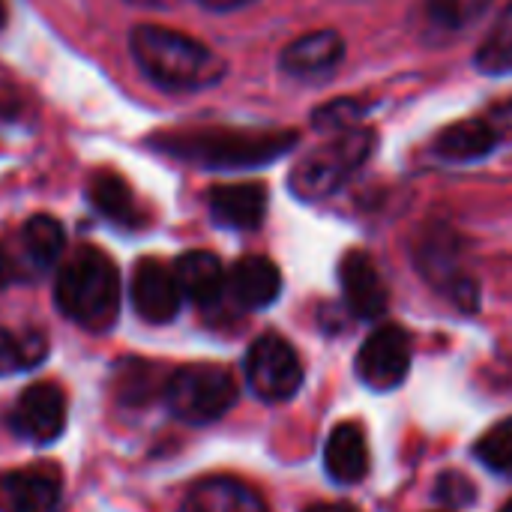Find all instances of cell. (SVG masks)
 <instances>
[{"label": "cell", "mask_w": 512, "mask_h": 512, "mask_svg": "<svg viewBox=\"0 0 512 512\" xmlns=\"http://www.w3.org/2000/svg\"><path fill=\"white\" fill-rule=\"evenodd\" d=\"M363 114H366L363 102L342 99V102H333V105L315 111V126L318 129H333V132H345V129H354Z\"/></svg>", "instance_id": "cell-28"}, {"label": "cell", "mask_w": 512, "mask_h": 512, "mask_svg": "<svg viewBox=\"0 0 512 512\" xmlns=\"http://www.w3.org/2000/svg\"><path fill=\"white\" fill-rule=\"evenodd\" d=\"M9 429L30 444H51L66 429V393L57 384H30L6 414Z\"/></svg>", "instance_id": "cell-7"}, {"label": "cell", "mask_w": 512, "mask_h": 512, "mask_svg": "<svg viewBox=\"0 0 512 512\" xmlns=\"http://www.w3.org/2000/svg\"><path fill=\"white\" fill-rule=\"evenodd\" d=\"M210 213L219 225L252 231L267 216V189L261 183H234L210 189Z\"/></svg>", "instance_id": "cell-15"}, {"label": "cell", "mask_w": 512, "mask_h": 512, "mask_svg": "<svg viewBox=\"0 0 512 512\" xmlns=\"http://www.w3.org/2000/svg\"><path fill=\"white\" fill-rule=\"evenodd\" d=\"M498 144H501V138H498L495 126L489 123L486 114H480V117H468V120L447 126L435 141V153L444 162H477V159L489 156Z\"/></svg>", "instance_id": "cell-19"}, {"label": "cell", "mask_w": 512, "mask_h": 512, "mask_svg": "<svg viewBox=\"0 0 512 512\" xmlns=\"http://www.w3.org/2000/svg\"><path fill=\"white\" fill-rule=\"evenodd\" d=\"M477 66L486 75H510L512 72V6H507L492 24L489 36L477 51Z\"/></svg>", "instance_id": "cell-23"}, {"label": "cell", "mask_w": 512, "mask_h": 512, "mask_svg": "<svg viewBox=\"0 0 512 512\" xmlns=\"http://www.w3.org/2000/svg\"><path fill=\"white\" fill-rule=\"evenodd\" d=\"M138 69L162 90H201L225 75V60L204 42L159 24H138L129 36Z\"/></svg>", "instance_id": "cell-1"}, {"label": "cell", "mask_w": 512, "mask_h": 512, "mask_svg": "<svg viewBox=\"0 0 512 512\" xmlns=\"http://www.w3.org/2000/svg\"><path fill=\"white\" fill-rule=\"evenodd\" d=\"M225 291L243 309H267L270 303H276L282 291V273L270 258L249 255L231 267Z\"/></svg>", "instance_id": "cell-14"}, {"label": "cell", "mask_w": 512, "mask_h": 512, "mask_svg": "<svg viewBox=\"0 0 512 512\" xmlns=\"http://www.w3.org/2000/svg\"><path fill=\"white\" fill-rule=\"evenodd\" d=\"M48 354V342L42 333L30 330V333H12L6 327H0V378L39 366Z\"/></svg>", "instance_id": "cell-20"}, {"label": "cell", "mask_w": 512, "mask_h": 512, "mask_svg": "<svg viewBox=\"0 0 512 512\" xmlns=\"http://www.w3.org/2000/svg\"><path fill=\"white\" fill-rule=\"evenodd\" d=\"M357 375L372 390H393L408 378L411 339L402 327H378L357 351Z\"/></svg>", "instance_id": "cell-8"}, {"label": "cell", "mask_w": 512, "mask_h": 512, "mask_svg": "<svg viewBox=\"0 0 512 512\" xmlns=\"http://www.w3.org/2000/svg\"><path fill=\"white\" fill-rule=\"evenodd\" d=\"M165 405L183 423L204 426L225 417L237 402V384L228 369L213 363H195L177 369L165 381Z\"/></svg>", "instance_id": "cell-5"}, {"label": "cell", "mask_w": 512, "mask_h": 512, "mask_svg": "<svg viewBox=\"0 0 512 512\" xmlns=\"http://www.w3.org/2000/svg\"><path fill=\"white\" fill-rule=\"evenodd\" d=\"M486 117H489V123L495 126V132H498L501 141H512V99L492 105V108L486 111Z\"/></svg>", "instance_id": "cell-29"}, {"label": "cell", "mask_w": 512, "mask_h": 512, "mask_svg": "<svg viewBox=\"0 0 512 512\" xmlns=\"http://www.w3.org/2000/svg\"><path fill=\"white\" fill-rule=\"evenodd\" d=\"M345 57V39L336 30H312L300 39H294L282 57L279 66L288 75L297 78H318L327 75L330 69H336Z\"/></svg>", "instance_id": "cell-13"}, {"label": "cell", "mask_w": 512, "mask_h": 512, "mask_svg": "<svg viewBox=\"0 0 512 512\" xmlns=\"http://www.w3.org/2000/svg\"><path fill=\"white\" fill-rule=\"evenodd\" d=\"M246 381L264 402H288L303 387V363L288 339L264 333L246 354Z\"/></svg>", "instance_id": "cell-6"}, {"label": "cell", "mask_w": 512, "mask_h": 512, "mask_svg": "<svg viewBox=\"0 0 512 512\" xmlns=\"http://www.w3.org/2000/svg\"><path fill=\"white\" fill-rule=\"evenodd\" d=\"M21 237H24V249H27V255H30L39 267L54 264V261L60 258L63 246H66L63 225H60L54 216H45V213L30 216V219L24 222Z\"/></svg>", "instance_id": "cell-21"}, {"label": "cell", "mask_w": 512, "mask_h": 512, "mask_svg": "<svg viewBox=\"0 0 512 512\" xmlns=\"http://www.w3.org/2000/svg\"><path fill=\"white\" fill-rule=\"evenodd\" d=\"M90 201L99 213H105L114 222H132L135 219V201L123 177L111 171H99L90 180Z\"/></svg>", "instance_id": "cell-22"}, {"label": "cell", "mask_w": 512, "mask_h": 512, "mask_svg": "<svg viewBox=\"0 0 512 512\" xmlns=\"http://www.w3.org/2000/svg\"><path fill=\"white\" fill-rule=\"evenodd\" d=\"M3 18H6V6H3V0H0V24H3Z\"/></svg>", "instance_id": "cell-33"}, {"label": "cell", "mask_w": 512, "mask_h": 512, "mask_svg": "<svg viewBox=\"0 0 512 512\" xmlns=\"http://www.w3.org/2000/svg\"><path fill=\"white\" fill-rule=\"evenodd\" d=\"M474 456L495 474L512 477V417L492 426L474 447Z\"/></svg>", "instance_id": "cell-24"}, {"label": "cell", "mask_w": 512, "mask_h": 512, "mask_svg": "<svg viewBox=\"0 0 512 512\" xmlns=\"http://www.w3.org/2000/svg\"><path fill=\"white\" fill-rule=\"evenodd\" d=\"M489 3L492 0H426V9L438 27L459 30V27L471 24L474 18H480Z\"/></svg>", "instance_id": "cell-25"}, {"label": "cell", "mask_w": 512, "mask_h": 512, "mask_svg": "<svg viewBox=\"0 0 512 512\" xmlns=\"http://www.w3.org/2000/svg\"><path fill=\"white\" fill-rule=\"evenodd\" d=\"M303 512H360L357 507H351V504H312V507H306Z\"/></svg>", "instance_id": "cell-32"}, {"label": "cell", "mask_w": 512, "mask_h": 512, "mask_svg": "<svg viewBox=\"0 0 512 512\" xmlns=\"http://www.w3.org/2000/svg\"><path fill=\"white\" fill-rule=\"evenodd\" d=\"M201 6L213 9V12H231V9H240V6H249L255 0H198Z\"/></svg>", "instance_id": "cell-30"}, {"label": "cell", "mask_w": 512, "mask_h": 512, "mask_svg": "<svg viewBox=\"0 0 512 512\" xmlns=\"http://www.w3.org/2000/svg\"><path fill=\"white\" fill-rule=\"evenodd\" d=\"M129 3H153V0H129Z\"/></svg>", "instance_id": "cell-34"}, {"label": "cell", "mask_w": 512, "mask_h": 512, "mask_svg": "<svg viewBox=\"0 0 512 512\" xmlns=\"http://www.w3.org/2000/svg\"><path fill=\"white\" fill-rule=\"evenodd\" d=\"M174 276H177V285H180L183 297H189L195 306L219 303V297L225 294V285H228L222 261L213 252H204V249L180 255L177 264H174Z\"/></svg>", "instance_id": "cell-18"}, {"label": "cell", "mask_w": 512, "mask_h": 512, "mask_svg": "<svg viewBox=\"0 0 512 512\" xmlns=\"http://www.w3.org/2000/svg\"><path fill=\"white\" fill-rule=\"evenodd\" d=\"M339 285H342V294H345V306L351 309L354 318H363V321H375L387 312V285L375 267V261L360 252V249H351L342 264H339Z\"/></svg>", "instance_id": "cell-12"}, {"label": "cell", "mask_w": 512, "mask_h": 512, "mask_svg": "<svg viewBox=\"0 0 512 512\" xmlns=\"http://www.w3.org/2000/svg\"><path fill=\"white\" fill-rule=\"evenodd\" d=\"M12 276H15V270H12V261H9V255L0 249V288H6V285L12 282Z\"/></svg>", "instance_id": "cell-31"}, {"label": "cell", "mask_w": 512, "mask_h": 512, "mask_svg": "<svg viewBox=\"0 0 512 512\" xmlns=\"http://www.w3.org/2000/svg\"><path fill=\"white\" fill-rule=\"evenodd\" d=\"M60 471L27 465L0 474V512H54L60 504Z\"/></svg>", "instance_id": "cell-9"}, {"label": "cell", "mask_w": 512, "mask_h": 512, "mask_svg": "<svg viewBox=\"0 0 512 512\" xmlns=\"http://www.w3.org/2000/svg\"><path fill=\"white\" fill-rule=\"evenodd\" d=\"M132 306L135 312L150 321V324H168L177 318L180 303H183V291L177 285L174 270H168L162 261L156 258H144L135 264L132 273Z\"/></svg>", "instance_id": "cell-10"}, {"label": "cell", "mask_w": 512, "mask_h": 512, "mask_svg": "<svg viewBox=\"0 0 512 512\" xmlns=\"http://www.w3.org/2000/svg\"><path fill=\"white\" fill-rule=\"evenodd\" d=\"M501 512H512V501H510V504H507V507H504V510H501Z\"/></svg>", "instance_id": "cell-35"}, {"label": "cell", "mask_w": 512, "mask_h": 512, "mask_svg": "<svg viewBox=\"0 0 512 512\" xmlns=\"http://www.w3.org/2000/svg\"><path fill=\"white\" fill-rule=\"evenodd\" d=\"M375 144H378V135L363 126L336 132L333 141L315 147L312 153H306L297 162V168L291 171V180H288L291 192L303 201L333 195L375 153Z\"/></svg>", "instance_id": "cell-4"}, {"label": "cell", "mask_w": 512, "mask_h": 512, "mask_svg": "<svg viewBox=\"0 0 512 512\" xmlns=\"http://www.w3.org/2000/svg\"><path fill=\"white\" fill-rule=\"evenodd\" d=\"M180 512H267V507L246 483L231 477H207L186 492Z\"/></svg>", "instance_id": "cell-16"}, {"label": "cell", "mask_w": 512, "mask_h": 512, "mask_svg": "<svg viewBox=\"0 0 512 512\" xmlns=\"http://www.w3.org/2000/svg\"><path fill=\"white\" fill-rule=\"evenodd\" d=\"M456 249H459L456 237H450V234L441 228L435 237L423 240V246H420V267H423L426 279H432L441 291H447V294L459 303V309L474 312L480 294H477L474 279H471L468 273H462V267H459V252H456Z\"/></svg>", "instance_id": "cell-11"}, {"label": "cell", "mask_w": 512, "mask_h": 512, "mask_svg": "<svg viewBox=\"0 0 512 512\" xmlns=\"http://www.w3.org/2000/svg\"><path fill=\"white\" fill-rule=\"evenodd\" d=\"M117 378H120V387H117V396L129 405H141L153 396V369L147 363H138L132 360L129 366H120L117 369Z\"/></svg>", "instance_id": "cell-26"}, {"label": "cell", "mask_w": 512, "mask_h": 512, "mask_svg": "<svg viewBox=\"0 0 512 512\" xmlns=\"http://www.w3.org/2000/svg\"><path fill=\"white\" fill-rule=\"evenodd\" d=\"M54 300L84 330L105 333L120 315V273L99 249H78L57 273Z\"/></svg>", "instance_id": "cell-3"}, {"label": "cell", "mask_w": 512, "mask_h": 512, "mask_svg": "<svg viewBox=\"0 0 512 512\" xmlns=\"http://www.w3.org/2000/svg\"><path fill=\"white\" fill-rule=\"evenodd\" d=\"M297 144L294 129L246 132V129H192L168 132L159 138V150L201 168H255L282 159Z\"/></svg>", "instance_id": "cell-2"}, {"label": "cell", "mask_w": 512, "mask_h": 512, "mask_svg": "<svg viewBox=\"0 0 512 512\" xmlns=\"http://www.w3.org/2000/svg\"><path fill=\"white\" fill-rule=\"evenodd\" d=\"M435 498L453 510H462V507H471L477 501V486L462 471H447L435 483Z\"/></svg>", "instance_id": "cell-27"}, {"label": "cell", "mask_w": 512, "mask_h": 512, "mask_svg": "<svg viewBox=\"0 0 512 512\" xmlns=\"http://www.w3.org/2000/svg\"><path fill=\"white\" fill-rule=\"evenodd\" d=\"M324 468L330 480L354 486L369 471V447L360 423H339L324 444Z\"/></svg>", "instance_id": "cell-17"}]
</instances>
